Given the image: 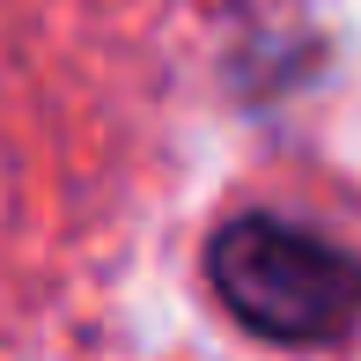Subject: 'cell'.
I'll return each mask as SVG.
<instances>
[{
	"label": "cell",
	"instance_id": "1",
	"mask_svg": "<svg viewBox=\"0 0 361 361\" xmlns=\"http://www.w3.org/2000/svg\"><path fill=\"white\" fill-rule=\"evenodd\" d=\"M207 288L273 347H339L361 332V258L281 214H228L207 236Z\"/></svg>",
	"mask_w": 361,
	"mask_h": 361
}]
</instances>
